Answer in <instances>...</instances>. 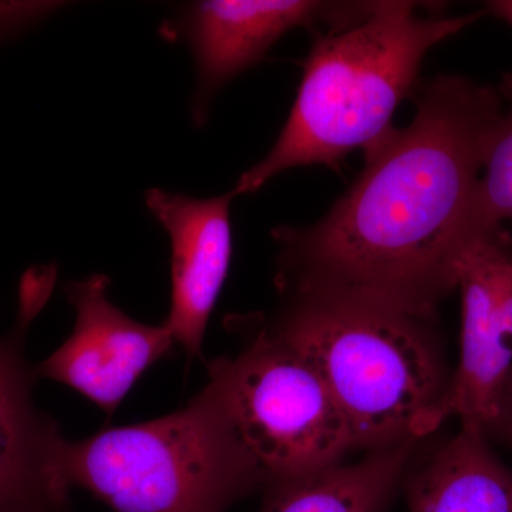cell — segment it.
Masks as SVG:
<instances>
[{
  "mask_svg": "<svg viewBox=\"0 0 512 512\" xmlns=\"http://www.w3.org/2000/svg\"><path fill=\"white\" fill-rule=\"evenodd\" d=\"M504 107L500 84L460 74L424 84L412 123L367 148L365 167L318 222L272 231L278 288L348 293L436 316L478 229V181Z\"/></svg>",
  "mask_w": 512,
  "mask_h": 512,
  "instance_id": "1",
  "label": "cell"
},
{
  "mask_svg": "<svg viewBox=\"0 0 512 512\" xmlns=\"http://www.w3.org/2000/svg\"><path fill=\"white\" fill-rule=\"evenodd\" d=\"M266 325L322 376L357 450L414 443L447 420L451 375L434 316L348 293L278 288Z\"/></svg>",
  "mask_w": 512,
  "mask_h": 512,
  "instance_id": "2",
  "label": "cell"
},
{
  "mask_svg": "<svg viewBox=\"0 0 512 512\" xmlns=\"http://www.w3.org/2000/svg\"><path fill=\"white\" fill-rule=\"evenodd\" d=\"M433 9L384 0L348 29L316 32L288 120L266 156L232 187L235 197L254 194L291 168H338L353 150L366 151L386 136L430 50L485 15Z\"/></svg>",
  "mask_w": 512,
  "mask_h": 512,
  "instance_id": "3",
  "label": "cell"
},
{
  "mask_svg": "<svg viewBox=\"0 0 512 512\" xmlns=\"http://www.w3.org/2000/svg\"><path fill=\"white\" fill-rule=\"evenodd\" d=\"M63 474L113 512H227L264 485L205 389L167 416L67 440Z\"/></svg>",
  "mask_w": 512,
  "mask_h": 512,
  "instance_id": "4",
  "label": "cell"
},
{
  "mask_svg": "<svg viewBox=\"0 0 512 512\" xmlns=\"http://www.w3.org/2000/svg\"><path fill=\"white\" fill-rule=\"evenodd\" d=\"M247 325L237 355L208 363L204 389L265 487L345 463L357 450L355 436L318 370L264 318Z\"/></svg>",
  "mask_w": 512,
  "mask_h": 512,
  "instance_id": "5",
  "label": "cell"
},
{
  "mask_svg": "<svg viewBox=\"0 0 512 512\" xmlns=\"http://www.w3.org/2000/svg\"><path fill=\"white\" fill-rule=\"evenodd\" d=\"M57 266H33L20 279L18 312L0 335V512H66L67 440L55 417L37 407L36 363L28 359L33 322L55 289Z\"/></svg>",
  "mask_w": 512,
  "mask_h": 512,
  "instance_id": "6",
  "label": "cell"
},
{
  "mask_svg": "<svg viewBox=\"0 0 512 512\" xmlns=\"http://www.w3.org/2000/svg\"><path fill=\"white\" fill-rule=\"evenodd\" d=\"M377 2L318 0H201L184 3L161 23L167 42L184 43L195 67L191 119L204 127L218 93L265 59L293 29H348L365 20Z\"/></svg>",
  "mask_w": 512,
  "mask_h": 512,
  "instance_id": "7",
  "label": "cell"
},
{
  "mask_svg": "<svg viewBox=\"0 0 512 512\" xmlns=\"http://www.w3.org/2000/svg\"><path fill=\"white\" fill-rule=\"evenodd\" d=\"M461 295L460 360L446 416L490 439L512 369V237L501 227L474 232L456 269Z\"/></svg>",
  "mask_w": 512,
  "mask_h": 512,
  "instance_id": "8",
  "label": "cell"
},
{
  "mask_svg": "<svg viewBox=\"0 0 512 512\" xmlns=\"http://www.w3.org/2000/svg\"><path fill=\"white\" fill-rule=\"evenodd\" d=\"M109 276L93 274L64 285L76 320L69 338L43 362L39 379L53 380L83 394L107 416L134 384L177 345L164 323L131 318L109 298Z\"/></svg>",
  "mask_w": 512,
  "mask_h": 512,
  "instance_id": "9",
  "label": "cell"
},
{
  "mask_svg": "<svg viewBox=\"0 0 512 512\" xmlns=\"http://www.w3.org/2000/svg\"><path fill=\"white\" fill-rule=\"evenodd\" d=\"M234 192L195 198L161 188L146 191V207L167 232L171 301L165 325L190 357H200L205 332L232 259Z\"/></svg>",
  "mask_w": 512,
  "mask_h": 512,
  "instance_id": "10",
  "label": "cell"
},
{
  "mask_svg": "<svg viewBox=\"0 0 512 512\" xmlns=\"http://www.w3.org/2000/svg\"><path fill=\"white\" fill-rule=\"evenodd\" d=\"M410 512H512V470L484 433L460 427L409 484Z\"/></svg>",
  "mask_w": 512,
  "mask_h": 512,
  "instance_id": "11",
  "label": "cell"
},
{
  "mask_svg": "<svg viewBox=\"0 0 512 512\" xmlns=\"http://www.w3.org/2000/svg\"><path fill=\"white\" fill-rule=\"evenodd\" d=\"M413 443L370 451L309 476L266 485L261 512H382Z\"/></svg>",
  "mask_w": 512,
  "mask_h": 512,
  "instance_id": "12",
  "label": "cell"
},
{
  "mask_svg": "<svg viewBox=\"0 0 512 512\" xmlns=\"http://www.w3.org/2000/svg\"><path fill=\"white\" fill-rule=\"evenodd\" d=\"M505 107L485 153L474 202L477 227H501L512 220V74L500 83Z\"/></svg>",
  "mask_w": 512,
  "mask_h": 512,
  "instance_id": "13",
  "label": "cell"
},
{
  "mask_svg": "<svg viewBox=\"0 0 512 512\" xmlns=\"http://www.w3.org/2000/svg\"><path fill=\"white\" fill-rule=\"evenodd\" d=\"M62 8L60 2H0V45L25 35Z\"/></svg>",
  "mask_w": 512,
  "mask_h": 512,
  "instance_id": "14",
  "label": "cell"
},
{
  "mask_svg": "<svg viewBox=\"0 0 512 512\" xmlns=\"http://www.w3.org/2000/svg\"><path fill=\"white\" fill-rule=\"evenodd\" d=\"M501 437L512 444V369L505 382L503 394H501L500 407H498L497 420L491 431V437Z\"/></svg>",
  "mask_w": 512,
  "mask_h": 512,
  "instance_id": "15",
  "label": "cell"
},
{
  "mask_svg": "<svg viewBox=\"0 0 512 512\" xmlns=\"http://www.w3.org/2000/svg\"><path fill=\"white\" fill-rule=\"evenodd\" d=\"M484 12L503 20L512 29V0H491L485 3Z\"/></svg>",
  "mask_w": 512,
  "mask_h": 512,
  "instance_id": "16",
  "label": "cell"
}]
</instances>
